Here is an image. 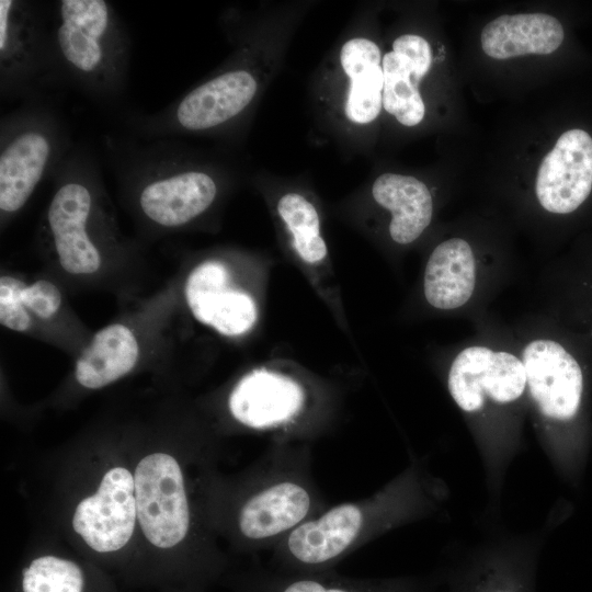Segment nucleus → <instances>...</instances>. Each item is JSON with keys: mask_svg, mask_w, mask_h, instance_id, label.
<instances>
[{"mask_svg": "<svg viewBox=\"0 0 592 592\" xmlns=\"http://www.w3.org/2000/svg\"><path fill=\"white\" fill-rule=\"evenodd\" d=\"M54 83L66 82L110 103L125 92L130 38L114 7L104 0L55 1L47 14Z\"/></svg>", "mask_w": 592, "mask_h": 592, "instance_id": "obj_1", "label": "nucleus"}, {"mask_svg": "<svg viewBox=\"0 0 592 592\" xmlns=\"http://www.w3.org/2000/svg\"><path fill=\"white\" fill-rule=\"evenodd\" d=\"M412 475L372 497L329 505L271 553L267 567L288 572L333 570L377 534L407 517L420 501Z\"/></svg>", "mask_w": 592, "mask_h": 592, "instance_id": "obj_2", "label": "nucleus"}, {"mask_svg": "<svg viewBox=\"0 0 592 592\" xmlns=\"http://www.w3.org/2000/svg\"><path fill=\"white\" fill-rule=\"evenodd\" d=\"M236 509L235 527L249 547L272 551L329 506L304 445H276L259 462Z\"/></svg>", "mask_w": 592, "mask_h": 592, "instance_id": "obj_3", "label": "nucleus"}, {"mask_svg": "<svg viewBox=\"0 0 592 592\" xmlns=\"http://www.w3.org/2000/svg\"><path fill=\"white\" fill-rule=\"evenodd\" d=\"M122 149L115 172L137 182V203L151 223L177 228L202 215L215 201L218 187L207 171L186 166L162 139Z\"/></svg>", "mask_w": 592, "mask_h": 592, "instance_id": "obj_4", "label": "nucleus"}, {"mask_svg": "<svg viewBox=\"0 0 592 592\" xmlns=\"http://www.w3.org/2000/svg\"><path fill=\"white\" fill-rule=\"evenodd\" d=\"M70 150L62 118L39 99L4 115L0 123L1 213L20 210Z\"/></svg>", "mask_w": 592, "mask_h": 592, "instance_id": "obj_5", "label": "nucleus"}, {"mask_svg": "<svg viewBox=\"0 0 592 592\" xmlns=\"http://www.w3.org/2000/svg\"><path fill=\"white\" fill-rule=\"evenodd\" d=\"M257 90L252 72L230 69L196 86L155 114L132 116L130 126L140 136L152 139L223 127L250 105Z\"/></svg>", "mask_w": 592, "mask_h": 592, "instance_id": "obj_6", "label": "nucleus"}, {"mask_svg": "<svg viewBox=\"0 0 592 592\" xmlns=\"http://www.w3.org/2000/svg\"><path fill=\"white\" fill-rule=\"evenodd\" d=\"M54 83L47 14L24 0L0 1V92L2 99H39Z\"/></svg>", "mask_w": 592, "mask_h": 592, "instance_id": "obj_7", "label": "nucleus"}, {"mask_svg": "<svg viewBox=\"0 0 592 592\" xmlns=\"http://www.w3.org/2000/svg\"><path fill=\"white\" fill-rule=\"evenodd\" d=\"M137 520L156 547L171 548L187 535L190 505L183 473L177 459L164 453L144 457L135 469Z\"/></svg>", "mask_w": 592, "mask_h": 592, "instance_id": "obj_8", "label": "nucleus"}, {"mask_svg": "<svg viewBox=\"0 0 592 592\" xmlns=\"http://www.w3.org/2000/svg\"><path fill=\"white\" fill-rule=\"evenodd\" d=\"M447 386L460 409L475 412L483 407L486 398L498 403L520 398L526 386V374L523 362L513 354L470 346L453 361Z\"/></svg>", "mask_w": 592, "mask_h": 592, "instance_id": "obj_9", "label": "nucleus"}, {"mask_svg": "<svg viewBox=\"0 0 592 592\" xmlns=\"http://www.w3.org/2000/svg\"><path fill=\"white\" fill-rule=\"evenodd\" d=\"M136 517L134 476L114 467L103 476L98 491L79 502L72 526L93 550L111 553L127 544Z\"/></svg>", "mask_w": 592, "mask_h": 592, "instance_id": "obj_10", "label": "nucleus"}, {"mask_svg": "<svg viewBox=\"0 0 592 592\" xmlns=\"http://www.w3.org/2000/svg\"><path fill=\"white\" fill-rule=\"evenodd\" d=\"M522 362L539 411L555 421L574 419L583 395V373L577 360L555 341L535 340L524 348Z\"/></svg>", "mask_w": 592, "mask_h": 592, "instance_id": "obj_11", "label": "nucleus"}, {"mask_svg": "<svg viewBox=\"0 0 592 592\" xmlns=\"http://www.w3.org/2000/svg\"><path fill=\"white\" fill-rule=\"evenodd\" d=\"M592 190V137L580 128L559 136L543 159L536 178L540 205L554 214H569L588 198Z\"/></svg>", "mask_w": 592, "mask_h": 592, "instance_id": "obj_12", "label": "nucleus"}, {"mask_svg": "<svg viewBox=\"0 0 592 592\" xmlns=\"http://www.w3.org/2000/svg\"><path fill=\"white\" fill-rule=\"evenodd\" d=\"M231 415L258 431L285 430L306 407L304 387L289 376L255 369L243 376L229 395Z\"/></svg>", "mask_w": 592, "mask_h": 592, "instance_id": "obj_13", "label": "nucleus"}, {"mask_svg": "<svg viewBox=\"0 0 592 592\" xmlns=\"http://www.w3.org/2000/svg\"><path fill=\"white\" fill-rule=\"evenodd\" d=\"M185 296L193 315L226 335L247 332L255 322L257 308L244 292L229 287L226 266L204 262L190 274Z\"/></svg>", "mask_w": 592, "mask_h": 592, "instance_id": "obj_14", "label": "nucleus"}, {"mask_svg": "<svg viewBox=\"0 0 592 592\" xmlns=\"http://www.w3.org/2000/svg\"><path fill=\"white\" fill-rule=\"evenodd\" d=\"M563 36L561 23L549 14H503L483 27L481 48L494 59L548 55L561 45Z\"/></svg>", "mask_w": 592, "mask_h": 592, "instance_id": "obj_15", "label": "nucleus"}, {"mask_svg": "<svg viewBox=\"0 0 592 592\" xmlns=\"http://www.w3.org/2000/svg\"><path fill=\"white\" fill-rule=\"evenodd\" d=\"M247 592H424L413 579H368L343 576L333 570L288 572L260 568L249 576Z\"/></svg>", "mask_w": 592, "mask_h": 592, "instance_id": "obj_16", "label": "nucleus"}, {"mask_svg": "<svg viewBox=\"0 0 592 592\" xmlns=\"http://www.w3.org/2000/svg\"><path fill=\"white\" fill-rule=\"evenodd\" d=\"M475 276V259L468 242L448 239L429 258L424 273L425 298L439 309L460 307L473 294Z\"/></svg>", "mask_w": 592, "mask_h": 592, "instance_id": "obj_17", "label": "nucleus"}, {"mask_svg": "<svg viewBox=\"0 0 592 592\" xmlns=\"http://www.w3.org/2000/svg\"><path fill=\"white\" fill-rule=\"evenodd\" d=\"M382 59L378 46L367 38H352L341 48V66L350 79L345 114L353 123L368 124L380 113L384 86Z\"/></svg>", "mask_w": 592, "mask_h": 592, "instance_id": "obj_18", "label": "nucleus"}, {"mask_svg": "<svg viewBox=\"0 0 592 592\" xmlns=\"http://www.w3.org/2000/svg\"><path fill=\"white\" fill-rule=\"evenodd\" d=\"M374 200L391 212L389 232L394 241L410 243L429 226L432 218V197L420 180L402 174L384 173L372 189Z\"/></svg>", "mask_w": 592, "mask_h": 592, "instance_id": "obj_19", "label": "nucleus"}, {"mask_svg": "<svg viewBox=\"0 0 592 592\" xmlns=\"http://www.w3.org/2000/svg\"><path fill=\"white\" fill-rule=\"evenodd\" d=\"M138 358V344L123 325L107 326L96 332L79 356L76 378L87 388H101L127 374Z\"/></svg>", "mask_w": 592, "mask_h": 592, "instance_id": "obj_20", "label": "nucleus"}, {"mask_svg": "<svg viewBox=\"0 0 592 592\" xmlns=\"http://www.w3.org/2000/svg\"><path fill=\"white\" fill-rule=\"evenodd\" d=\"M383 106L405 126L418 125L424 117V103L418 90L423 78L405 55L388 52L382 59Z\"/></svg>", "mask_w": 592, "mask_h": 592, "instance_id": "obj_21", "label": "nucleus"}, {"mask_svg": "<svg viewBox=\"0 0 592 592\" xmlns=\"http://www.w3.org/2000/svg\"><path fill=\"white\" fill-rule=\"evenodd\" d=\"M277 210L293 236L298 255L307 263H318L327 255V246L320 236L319 215L315 206L297 193L282 196Z\"/></svg>", "mask_w": 592, "mask_h": 592, "instance_id": "obj_22", "label": "nucleus"}, {"mask_svg": "<svg viewBox=\"0 0 592 592\" xmlns=\"http://www.w3.org/2000/svg\"><path fill=\"white\" fill-rule=\"evenodd\" d=\"M84 588L80 566L57 556L35 558L22 572V592H84Z\"/></svg>", "mask_w": 592, "mask_h": 592, "instance_id": "obj_23", "label": "nucleus"}, {"mask_svg": "<svg viewBox=\"0 0 592 592\" xmlns=\"http://www.w3.org/2000/svg\"><path fill=\"white\" fill-rule=\"evenodd\" d=\"M458 584L457 592H527V584L519 573L483 568Z\"/></svg>", "mask_w": 592, "mask_h": 592, "instance_id": "obj_24", "label": "nucleus"}, {"mask_svg": "<svg viewBox=\"0 0 592 592\" xmlns=\"http://www.w3.org/2000/svg\"><path fill=\"white\" fill-rule=\"evenodd\" d=\"M24 283L12 276L0 278V321L11 330L24 331L31 318L21 299Z\"/></svg>", "mask_w": 592, "mask_h": 592, "instance_id": "obj_25", "label": "nucleus"}, {"mask_svg": "<svg viewBox=\"0 0 592 592\" xmlns=\"http://www.w3.org/2000/svg\"><path fill=\"white\" fill-rule=\"evenodd\" d=\"M24 306L31 308L38 317L49 318L57 312L61 304L59 289L48 281H37L22 291Z\"/></svg>", "mask_w": 592, "mask_h": 592, "instance_id": "obj_26", "label": "nucleus"}, {"mask_svg": "<svg viewBox=\"0 0 592 592\" xmlns=\"http://www.w3.org/2000/svg\"><path fill=\"white\" fill-rule=\"evenodd\" d=\"M392 50L407 56L422 77L429 71L432 60L431 47L423 37L413 34L401 35L394 41Z\"/></svg>", "mask_w": 592, "mask_h": 592, "instance_id": "obj_27", "label": "nucleus"}]
</instances>
